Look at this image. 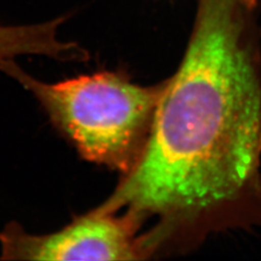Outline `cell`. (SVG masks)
<instances>
[{
	"instance_id": "obj_4",
	"label": "cell",
	"mask_w": 261,
	"mask_h": 261,
	"mask_svg": "<svg viewBox=\"0 0 261 261\" xmlns=\"http://www.w3.org/2000/svg\"><path fill=\"white\" fill-rule=\"evenodd\" d=\"M65 16L30 25L0 24V61L20 56H44L60 61L74 60L80 51L76 43L62 42L58 30Z\"/></svg>"
},
{
	"instance_id": "obj_1",
	"label": "cell",
	"mask_w": 261,
	"mask_h": 261,
	"mask_svg": "<svg viewBox=\"0 0 261 261\" xmlns=\"http://www.w3.org/2000/svg\"><path fill=\"white\" fill-rule=\"evenodd\" d=\"M257 0H198L137 165L96 208L129 217L145 259L261 227V34Z\"/></svg>"
},
{
	"instance_id": "obj_2",
	"label": "cell",
	"mask_w": 261,
	"mask_h": 261,
	"mask_svg": "<svg viewBox=\"0 0 261 261\" xmlns=\"http://www.w3.org/2000/svg\"><path fill=\"white\" fill-rule=\"evenodd\" d=\"M0 70L32 93L55 128L86 161L121 175L140 161L165 81L144 86L122 71H100L47 83L30 75L14 59L0 61Z\"/></svg>"
},
{
	"instance_id": "obj_3",
	"label": "cell",
	"mask_w": 261,
	"mask_h": 261,
	"mask_svg": "<svg viewBox=\"0 0 261 261\" xmlns=\"http://www.w3.org/2000/svg\"><path fill=\"white\" fill-rule=\"evenodd\" d=\"M140 234L127 216L97 208L49 234H32L11 222L0 232V259L145 260Z\"/></svg>"
}]
</instances>
